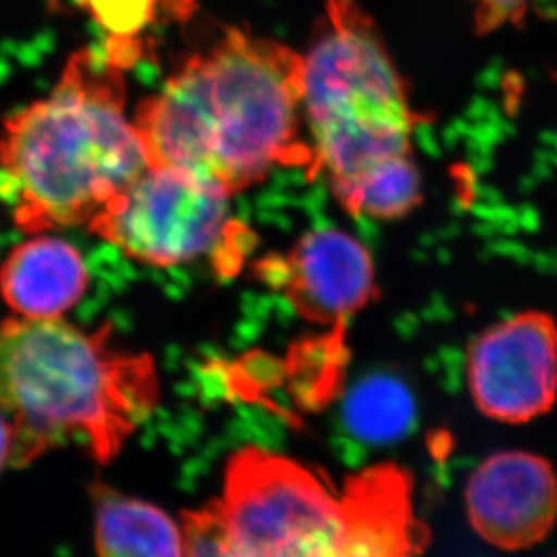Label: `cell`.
Returning <instances> with one entry per match:
<instances>
[{
    "label": "cell",
    "instance_id": "obj_6",
    "mask_svg": "<svg viewBox=\"0 0 557 557\" xmlns=\"http://www.w3.org/2000/svg\"><path fill=\"white\" fill-rule=\"evenodd\" d=\"M228 199L185 172L147 166L87 228L138 263L177 267L220 252L237 225Z\"/></svg>",
    "mask_w": 557,
    "mask_h": 557
},
{
    "label": "cell",
    "instance_id": "obj_14",
    "mask_svg": "<svg viewBox=\"0 0 557 557\" xmlns=\"http://www.w3.org/2000/svg\"><path fill=\"white\" fill-rule=\"evenodd\" d=\"M348 214L400 220L422 203V180L411 156L382 165L337 199Z\"/></svg>",
    "mask_w": 557,
    "mask_h": 557
},
{
    "label": "cell",
    "instance_id": "obj_12",
    "mask_svg": "<svg viewBox=\"0 0 557 557\" xmlns=\"http://www.w3.org/2000/svg\"><path fill=\"white\" fill-rule=\"evenodd\" d=\"M98 557H183V531L165 510L92 483Z\"/></svg>",
    "mask_w": 557,
    "mask_h": 557
},
{
    "label": "cell",
    "instance_id": "obj_8",
    "mask_svg": "<svg viewBox=\"0 0 557 557\" xmlns=\"http://www.w3.org/2000/svg\"><path fill=\"white\" fill-rule=\"evenodd\" d=\"M256 274L319 326H344L379 295L368 248L338 228L308 232L289 252L261 259Z\"/></svg>",
    "mask_w": 557,
    "mask_h": 557
},
{
    "label": "cell",
    "instance_id": "obj_1",
    "mask_svg": "<svg viewBox=\"0 0 557 557\" xmlns=\"http://www.w3.org/2000/svg\"><path fill=\"white\" fill-rule=\"evenodd\" d=\"M302 91V54L236 27L183 60L133 124L149 166L185 172L232 198L278 165L315 174Z\"/></svg>",
    "mask_w": 557,
    "mask_h": 557
},
{
    "label": "cell",
    "instance_id": "obj_4",
    "mask_svg": "<svg viewBox=\"0 0 557 557\" xmlns=\"http://www.w3.org/2000/svg\"><path fill=\"white\" fill-rule=\"evenodd\" d=\"M305 60L302 109L335 198L411 156L418 114L375 22L355 0H326Z\"/></svg>",
    "mask_w": 557,
    "mask_h": 557
},
{
    "label": "cell",
    "instance_id": "obj_11",
    "mask_svg": "<svg viewBox=\"0 0 557 557\" xmlns=\"http://www.w3.org/2000/svg\"><path fill=\"white\" fill-rule=\"evenodd\" d=\"M87 284L86 261L60 237H33L0 267V295L24 319H60L84 297Z\"/></svg>",
    "mask_w": 557,
    "mask_h": 557
},
{
    "label": "cell",
    "instance_id": "obj_5",
    "mask_svg": "<svg viewBox=\"0 0 557 557\" xmlns=\"http://www.w3.org/2000/svg\"><path fill=\"white\" fill-rule=\"evenodd\" d=\"M221 512L245 557H338L341 496L321 476L269 450H239L226 467Z\"/></svg>",
    "mask_w": 557,
    "mask_h": 557
},
{
    "label": "cell",
    "instance_id": "obj_13",
    "mask_svg": "<svg viewBox=\"0 0 557 557\" xmlns=\"http://www.w3.org/2000/svg\"><path fill=\"white\" fill-rule=\"evenodd\" d=\"M417 404L409 387L389 375H371L351 389L344 404V423L355 438L386 445L413 428Z\"/></svg>",
    "mask_w": 557,
    "mask_h": 557
},
{
    "label": "cell",
    "instance_id": "obj_18",
    "mask_svg": "<svg viewBox=\"0 0 557 557\" xmlns=\"http://www.w3.org/2000/svg\"><path fill=\"white\" fill-rule=\"evenodd\" d=\"M13 458V429L8 418L0 413V472L4 471L5 466H11Z\"/></svg>",
    "mask_w": 557,
    "mask_h": 557
},
{
    "label": "cell",
    "instance_id": "obj_17",
    "mask_svg": "<svg viewBox=\"0 0 557 557\" xmlns=\"http://www.w3.org/2000/svg\"><path fill=\"white\" fill-rule=\"evenodd\" d=\"M476 5V29L493 32L504 24H520L531 0H472Z\"/></svg>",
    "mask_w": 557,
    "mask_h": 557
},
{
    "label": "cell",
    "instance_id": "obj_9",
    "mask_svg": "<svg viewBox=\"0 0 557 557\" xmlns=\"http://www.w3.org/2000/svg\"><path fill=\"white\" fill-rule=\"evenodd\" d=\"M466 502L472 529L485 542L502 550L534 547L556 525V471L523 450L488 456L469 478Z\"/></svg>",
    "mask_w": 557,
    "mask_h": 557
},
{
    "label": "cell",
    "instance_id": "obj_2",
    "mask_svg": "<svg viewBox=\"0 0 557 557\" xmlns=\"http://www.w3.org/2000/svg\"><path fill=\"white\" fill-rule=\"evenodd\" d=\"M125 103V70L84 48L49 97L5 120L0 169L22 232L89 225L149 166Z\"/></svg>",
    "mask_w": 557,
    "mask_h": 557
},
{
    "label": "cell",
    "instance_id": "obj_10",
    "mask_svg": "<svg viewBox=\"0 0 557 557\" xmlns=\"http://www.w3.org/2000/svg\"><path fill=\"white\" fill-rule=\"evenodd\" d=\"M344 534L338 557H417L428 542L417 520L408 472L371 467L346 483Z\"/></svg>",
    "mask_w": 557,
    "mask_h": 557
},
{
    "label": "cell",
    "instance_id": "obj_15",
    "mask_svg": "<svg viewBox=\"0 0 557 557\" xmlns=\"http://www.w3.org/2000/svg\"><path fill=\"white\" fill-rule=\"evenodd\" d=\"M108 38H139L160 16L187 21L196 0H76Z\"/></svg>",
    "mask_w": 557,
    "mask_h": 557
},
{
    "label": "cell",
    "instance_id": "obj_7",
    "mask_svg": "<svg viewBox=\"0 0 557 557\" xmlns=\"http://www.w3.org/2000/svg\"><path fill=\"white\" fill-rule=\"evenodd\" d=\"M467 384L485 417L531 422L557 397V324L543 311H523L480 333L467 351Z\"/></svg>",
    "mask_w": 557,
    "mask_h": 557
},
{
    "label": "cell",
    "instance_id": "obj_16",
    "mask_svg": "<svg viewBox=\"0 0 557 557\" xmlns=\"http://www.w3.org/2000/svg\"><path fill=\"white\" fill-rule=\"evenodd\" d=\"M183 557H245L232 540L220 502L183 515Z\"/></svg>",
    "mask_w": 557,
    "mask_h": 557
},
{
    "label": "cell",
    "instance_id": "obj_3",
    "mask_svg": "<svg viewBox=\"0 0 557 557\" xmlns=\"http://www.w3.org/2000/svg\"><path fill=\"white\" fill-rule=\"evenodd\" d=\"M160 397L147 354L113 343V326L84 332L60 319L0 321V413L13 429L11 466L78 444L109 463Z\"/></svg>",
    "mask_w": 557,
    "mask_h": 557
}]
</instances>
